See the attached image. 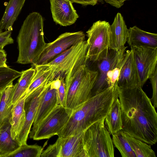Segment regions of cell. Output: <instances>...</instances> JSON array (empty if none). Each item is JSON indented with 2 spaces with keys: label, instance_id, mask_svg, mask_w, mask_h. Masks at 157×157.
I'll return each instance as SVG.
<instances>
[{
  "label": "cell",
  "instance_id": "obj_31",
  "mask_svg": "<svg viewBox=\"0 0 157 157\" xmlns=\"http://www.w3.org/2000/svg\"><path fill=\"white\" fill-rule=\"evenodd\" d=\"M150 80L152 89L151 102L155 108L157 107V68L150 77Z\"/></svg>",
  "mask_w": 157,
  "mask_h": 157
},
{
  "label": "cell",
  "instance_id": "obj_27",
  "mask_svg": "<svg viewBox=\"0 0 157 157\" xmlns=\"http://www.w3.org/2000/svg\"><path fill=\"white\" fill-rule=\"evenodd\" d=\"M21 74L22 72L13 69L7 65L0 66V92L13 83V81Z\"/></svg>",
  "mask_w": 157,
  "mask_h": 157
},
{
  "label": "cell",
  "instance_id": "obj_34",
  "mask_svg": "<svg viewBox=\"0 0 157 157\" xmlns=\"http://www.w3.org/2000/svg\"><path fill=\"white\" fill-rule=\"evenodd\" d=\"M105 2L117 8H121L124 2L129 0H104Z\"/></svg>",
  "mask_w": 157,
  "mask_h": 157
},
{
  "label": "cell",
  "instance_id": "obj_9",
  "mask_svg": "<svg viewBox=\"0 0 157 157\" xmlns=\"http://www.w3.org/2000/svg\"><path fill=\"white\" fill-rule=\"evenodd\" d=\"M83 132L58 137L54 143L43 150L40 157H85L82 144Z\"/></svg>",
  "mask_w": 157,
  "mask_h": 157
},
{
  "label": "cell",
  "instance_id": "obj_33",
  "mask_svg": "<svg viewBox=\"0 0 157 157\" xmlns=\"http://www.w3.org/2000/svg\"><path fill=\"white\" fill-rule=\"evenodd\" d=\"M72 3L81 4L84 6L88 5L94 6L97 3L98 0H69Z\"/></svg>",
  "mask_w": 157,
  "mask_h": 157
},
{
  "label": "cell",
  "instance_id": "obj_29",
  "mask_svg": "<svg viewBox=\"0 0 157 157\" xmlns=\"http://www.w3.org/2000/svg\"><path fill=\"white\" fill-rule=\"evenodd\" d=\"M125 52L121 54L113 67L107 73L106 82L109 88L114 86L118 80L121 62Z\"/></svg>",
  "mask_w": 157,
  "mask_h": 157
},
{
  "label": "cell",
  "instance_id": "obj_32",
  "mask_svg": "<svg viewBox=\"0 0 157 157\" xmlns=\"http://www.w3.org/2000/svg\"><path fill=\"white\" fill-rule=\"evenodd\" d=\"M12 31H7L0 33V50L8 44H12L14 40L11 36Z\"/></svg>",
  "mask_w": 157,
  "mask_h": 157
},
{
  "label": "cell",
  "instance_id": "obj_20",
  "mask_svg": "<svg viewBox=\"0 0 157 157\" xmlns=\"http://www.w3.org/2000/svg\"><path fill=\"white\" fill-rule=\"evenodd\" d=\"M25 0H10L0 21V33L13 30V26L24 5Z\"/></svg>",
  "mask_w": 157,
  "mask_h": 157
},
{
  "label": "cell",
  "instance_id": "obj_19",
  "mask_svg": "<svg viewBox=\"0 0 157 157\" xmlns=\"http://www.w3.org/2000/svg\"><path fill=\"white\" fill-rule=\"evenodd\" d=\"M26 97L25 92L13 104L12 109L11 117L10 121L11 125V133L12 138L16 141L25 122L24 104Z\"/></svg>",
  "mask_w": 157,
  "mask_h": 157
},
{
  "label": "cell",
  "instance_id": "obj_26",
  "mask_svg": "<svg viewBox=\"0 0 157 157\" xmlns=\"http://www.w3.org/2000/svg\"><path fill=\"white\" fill-rule=\"evenodd\" d=\"M112 136L113 144L122 157H136L135 153L121 131L112 135Z\"/></svg>",
  "mask_w": 157,
  "mask_h": 157
},
{
  "label": "cell",
  "instance_id": "obj_2",
  "mask_svg": "<svg viewBox=\"0 0 157 157\" xmlns=\"http://www.w3.org/2000/svg\"><path fill=\"white\" fill-rule=\"evenodd\" d=\"M119 88L117 82L113 86L90 98L74 110L58 136L77 135L84 132L94 123L105 118L114 99L118 95Z\"/></svg>",
  "mask_w": 157,
  "mask_h": 157
},
{
  "label": "cell",
  "instance_id": "obj_28",
  "mask_svg": "<svg viewBox=\"0 0 157 157\" xmlns=\"http://www.w3.org/2000/svg\"><path fill=\"white\" fill-rule=\"evenodd\" d=\"M43 150V148L37 145L24 144L7 157H40Z\"/></svg>",
  "mask_w": 157,
  "mask_h": 157
},
{
  "label": "cell",
  "instance_id": "obj_7",
  "mask_svg": "<svg viewBox=\"0 0 157 157\" xmlns=\"http://www.w3.org/2000/svg\"><path fill=\"white\" fill-rule=\"evenodd\" d=\"M71 114L65 107L57 106L29 133L34 140L49 139L57 135L67 122Z\"/></svg>",
  "mask_w": 157,
  "mask_h": 157
},
{
  "label": "cell",
  "instance_id": "obj_1",
  "mask_svg": "<svg viewBox=\"0 0 157 157\" xmlns=\"http://www.w3.org/2000/svg\"><path fill=\"white\" fill-rule=\"evenodd\" d=\"M122 130L132 137L150 145L157 141V114L151 99L137 86L120 88Z\"/></svg>",
  "mask_w": 157,
  "mask_h": 157
},
{
  "label": "cell",
  "instance_id": "obj_10",
  "mask_svg": "<svg viewBox=\"0 0 157 157\" xmlns=\"http://www.w3.org/2000/svg\"><path fill=\"white\" fill-rule=\"evenodd\" d=\"M85 38V35L82 31L62 34L53 41L46 43L35 65L47 64L71 46L84 40Z\"/></svg>",
  "mask_w": 157,
  "mask_h": 157
},
{
  "label": "cell",
  "instance_id": "obj_11",
  "mask_svg": "<svg viewBox=\"0 0 157 157\" xmlns=\"http://www.w3.org/2000/svg\"><path fill=\"white\" fill-rule=\"evenodd\" d=\"M138 74L139 86L142 87L157 68V48H131Z\"/></svg>",
  "mask_w": 157,
  "mask_h": 157
},
{
  "label": "cell",
  "instance_id": "obj_8",
  "mask_svg": "<svg viewBox=\"0 0 157 157\" xmlns=\"http://www.w3.org/2000/svg\"><path fill=\"white\" fill-rule=\"evenodd\" d=\"M87 49V41L84 40L71 46L46 64L52 67L56 77L59 75H65L75 66L86 63Z\"/></svg>",
  "mask_w": 157,
  "mask_h": 157
},
{
  "label": "cell",
  "instance_id": "obj_12",
  "mask_svg": "<svg viewBox=\"0 0 157 157\" xmlns=\"http://www.w3.org/2000/svg\"><path fill=\"white\" fill-rule=\"evenodd\" d=\"M53 78L51 76L43 85L26 97L24 104L25 120L16 141L20 145L27 144V141L33 125L39 103L43 94Z\"/></svg>",
  "mask_w": 157,
  "mask_h": 157
},
{
  "label": "cell",
  "instance_id": "obj_22",
  "mask_svg": "<svg viewBox=\"0 0 157 157\" xmlns=\"http://www.w3.org/2000/svg\"><path fill=\"white\" fill-rule=\"evenodd\" d=\"M11 127L10 122L8 121L0 128V157H7L21 145L12 138Z\"/></svg>",
  "mask_w": 157,
  "mask_h": 157
},
{
  "label": "cell",
  "instance_id": "obj_21",
  "mask_svg": "<svg viewBox=\"0 0 157 157\" xmlns=\"http://www.w3.org/2000/svg\"><path fill=\"white\" fill-rule=\"evenodd\" d=\"M104 124L112 135L122 129L121 109L118 95L113 101L109 111L105 118Z\"/></svg>",
  "mask_w": 157,
  "mask_h": 157
},
{
  "label": "cell",
  "instance_id": "obj_4",
  "mask_svg": "<svg viewBox=\"0 0 157 157\" xmlns=\"http://www.w3.org/2000/svg\"><path fill=\"white\" fill-rule=\"evenodd\" d=\"M98 74L84 63L75 66L65 75V107L71 113L90 98Z\"/></svg>",
  "mask_w": 157,
  "mask_h": 157
},
{
  "label": "cell",
  "instance_id": "obj_23",
  "mask_svg": "<svg viewBox=\"0 0 157 157\" xmlns=\"http://www.w3.org/2000/svg\"><path fill=\"white\" fill-rule=\"evenodd\" d=\"M13 83L1 91L0 100V128L4 123L10 121L13 105L12 97L16 86Z\"/></svg>",
  "mask_w": 157,
  "mask_h": 157
},
{
  "label": "cell",
  "instance_id": "obj_5",
  "mask_svg": "<svg viewBox=\"0 0 157 157\" xmlns=\"http://www.w3.org/2000/svg\"><path fill=\"white\" fill-rule=\"evenodd\" d=\"M105 118L94 123L83 132L82 144L85 157H113L114 149Z\"/></svg>",
  "mask_w": 157,
  "mask_h": 157
},
{
  "label": "cell",
  "instance_id": "obj_24",
  "mask_svg": "<svg viewBox=\"0 0 157 157\" xmlns=\"http://www.w3.org/2000/svg\"><path fill=\"white\" fill-rule=\"evenodd\" d=\"M22 72L13 93L12 103L14 104L26 92L35 75L36 70L32 67L31 68Z\"/></svg>",
  "mask_w": 157,
  "mask_h": 157
},
{
  "label": "cell",
  "instance_id": "obj_13",
  "mask_svg": "<svg viewBox=\"0 0 157 157\" xmlns=\"http://www.w3.org/2000/svg\"><path fill=\"white\" fill-rule=\"evenodd\" d=\"M127 48L125 46L118 51L109 49L105 56L94 62L97 63L98 74L91 91L90 98L109 88L106 82L107 73L113 67L121 54L126 51Z\"/></svg>",
  "mask_w": 157,
  "mask_h": 157
},
{
  "label": "cell",
  "instance_id": "obj_3",
  "mask_svg": "<svg viewBox=\"0 0 157 157\" xmlns=\"http://www.w3.org/2000/svg\"><path fill=\"white\" fill-rule=\"evenodd\" d=\"M43 19L38 13L33 12L27 16L17 38L19 54L17 62L25 64L37 63L45 47Z\"/></svg>",
  "mask_w": 157,
  "mask_h": 157
},
{
  "label": "cell",
  "instance_id": "obj_25",
  "mask_svg": "<svg viewBox=\"0 0 157 157\" xmlns=\"http://www.w3.org/2000/svg\"><path fill=\"white\" fill-rule=\"evenodd\" d=\"M121 133L126 139L136 157H156L151 145L131 136L122 130Z\"/></svg>",
  "mask_w": 157,
  "mask_h": 157
},
{
  "label": "cell",
  "instance_id": "obj_15",
  "mask_svg": "<svg viewBox=\"0 0 157 157\" xmlns=\"http://www.w3.org/2000/svg\"><path fill=\"white\" fill-rule=\"evenodd\" d=\"M52 17L55 22L66 26L74 24L78 17L72 2L69 0H50Z\"/></svg>",
  "mask_w": 157,
  "mask_h": 157
},
{
  "label": "cell",
  "instance_id": "obj_6",
  "mask_svg": "<svg viewBox=\"0 0 157 157\" xmlns=\"http://www.w3.org/2000/svg\"><path fill=\"white\" fill-rule=\"evenodd\" d=\"M110 24L98 21L86 32L88 49L86 60L95 62L105 56L109 50Z\"/></svg>",
  "mask_w": 157,
  "mask_h": 157
},
{
  "label": "cell",
  "instance_id": "obj_17",
  "mask_svg": "<svg viewBox=\"0 0 157 157\" xmlns=\"http://www.w3.org/2000/svg\"><path fill=\"white\" fill-rule=\"evenodd\" d=\"M57 106L56 90L52 87L50 84L40 98L32 130L35 129Z\"/></svg>",
  "mask_w": 157,
  "mask_h": 157
},
{
  "label": "cell",
  "instance_id": "obj_18",
  "mask_svg": "<svg viewBox=\"0 0 157 157\" xmlns=\"http://www.w3.org/2000/svg\"><path fill=\"white\" fill-rule=\"evenodd\" d=\"M131 48H157V34L144 31L136 26L128 29L127 40Z\"/></svg>",
  "mask_w": 157,
  "mask_h": 157
},
{
  "label": "cell",
  "instance_id": "obj_30",
  "mask_svg": "<svg viewBox=\"0 0 157 157\" xmlns=\"http://www.w3.org/2000/svg\"><path fill=\"white\" fill-rule=\"evenodd\" d=\"M61 84L59 88L56 90L57 105L65 107L66 90L65 84V75H59Z\"/></svg>",
  "mask_w": 157,
  "mask_h": 157
},
{
  "label": "cell",
  "instance_id": "obj_36",
  "mask_svg": "<svg viewBox=\"0 0 157 157\" xmlns=\"http://www.w3.org/2000/svg\"><path fill=\"white\" fill-rule=\"evenodd\" d=\"M1 92H0V99H1Z\"/></svg>",
  "mask_w": 157,
  "mask_h": 157
},
{
  "label": "cell",
  "instance_id": "obj_35",
  "mask_svg": "<svg viewBox=\"0 0 157 157\" xmlns=\"http://www.w3.org/2000/svg\"><path fill=\"white\" fill-rule=\"evenodd\" d=\"M6 54L3 50H0V66L6 65Z\"/></svg>",
  "mask_w": 157,
  "mask_h": 157
},
{
  "label": "cell",
  "instance_id": "obj_14",
  "mask_svg": "<svg viewBox=\"0 0 157 157\" xmlns=\"http://www.w3.org/2000/svg\"><path fill=\"white\" fill-rule=\"evenodd\" d=\"M117 84L119 88H130L140 86L131 49L126 51L124 55Z\"/></svg>",
  "mask_w": 157,
  "mask_h": 157
},
{
  "label": "cell",
  "instance_id": "obj_16",
  "mask_svg": "<svg viewBox=\"0 0 157 157\" xmlns=\"http://www.w3.org/2000/svg\"><path fill=\"white\" fill-rule=\"evenodd\" d=\"M128 29L121 14L118 13L110 25L109 49L119 51L123 48L127 40Z\"/></svg>",
  "mask_w": 157,
  "mask_h": 157
}]
</instances>
